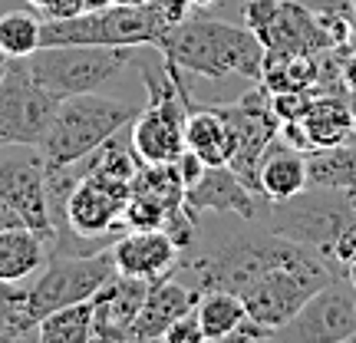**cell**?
Segmentation results:
<instances>
[{
    "label": "cell",
    "instance_id": "52a82bcc",
    "mask_svg": "<svg viewBox=\"0 0 356 343\" xmlns=\"http://www.w3.org/2000/svg\"><path fill=\"white\" fill-rule=\"evenodd\" d=\"M274 340L293 343H346L356 340V287L346 274H337L323 284L284 327L274 330Z\"/></svg>",
    "mask_w": 356,
    "mask_h": 343
},
{
    "label": "cell",
    "instance_id": "4fadbf2b",
    "mask_svg": "<svg viewBox=\"0 0 356 343\" xmlns=\"http://www.w3.org/2000/svg\"><path fill=\"white\" fill-rule=\"evenodd\" d=\"M300 126L307 132L310 152L314 149H333L353 139L356 126V96H350L346 89L340 93H317L310 109L300 115Z\"/></svg>",
    "mask_w": 356,
    "mask_h": 343
},
{
    "label": "cell",
    "instance_id": "5bb4252c",
    "mask_svg": "<svg viewBox=\"0 0 356 343\" xmlns=\"http://www.w3.org/2000/svg\"><path fill=\"white\" fill-rule=\"evenodd\" d=\"M304 189H310L307 152L293 149L280 136H274L264 155H261V162H257V191L267 202H284V198L300 195Z\"/></svg>",
    "mask_w": 356,
    "mask_h": 343
},
{
    "label": "cell",
    "instance_id": "30bf717a",
    "mask_svg": "<svg viewBox=\"0 0 356 343\" xmlns=\"http://www.w3.org/2000/svg\"><path fill=\"white\" fill-rule=\"evenodd\" d=\"M113 264L115 274L129 278H165L178 264L181 248L165 228H145V231H122L113 241Z\"/></svg>",
    "mask_w": 356,
    "mask_h": 343
},
{
    "label": "cell",
    "instance_id": "3957f363",
    "mask_svg": "<svg viewBox=\"0 0 356 343\" xmlns=\"http://www.w3.org/2000/svg\"><path fill=\"white\" fill-rule=\"evenodd\" d=\"M136 115H139V106L109 99L99 93L66 96L60 99L50 129L40 142L43 162L47 166H73L79 159H86L92 149H99L119 129H126Z\"/></svg>",
    "mask_w": 356,
    "mask_h": 343
},
{
    "label": "cell",
    "instance_id": "7a4b0ae2",
    "mask_svg": "<svg viewBox=\"0 0 356 343\" xmlns=\"http://www.w3.org/2000/svg\"><path fill=\"white\" fill-rule=\"evenodd\" d=\"M257 225L274 234L304 244L340 267L337 248L356 231V191L353 189H304L293 198L270 202ZM346 271V267H343Z\"/></svg>",
    "mask_w": 356,
    "mask_h": 343
},
{
    "label": "cell",
    "instance_id": "2e32d148",
    "mask_svg": "<svg viewBox=\"0 0 356 343\" xmlns=\"http://www.w3.org/2000/svg\"><path fill=\"white\" fill-rule=\"evenodd\" d=\"M185 149L195 152L204 166H228L234 155V132L218 106L188 109L185 119Z\"/></svg>",
    "mask_w": 356,
    "mask_h": 343
},
{
    "label": "cell",
    "instance_id": "9c48e42d",
    "mask_svg": "<svg viewBox=\"0 0 356 343\" xmlns=\"http://www.w3.org/2000/svg\"><path fill=\"white\" fill-rule=\"evenodd\" d=\"M267 205L270 202L264 195L248 189L231 166H204L181 198L185 215L195 221L202 215H234L241 221H261Z\"/></svg>",
    "mask_w": 356,
    "mask_h": 343
},
{
    "label": "cell",
    "instance_id": "cb8c5ba5",
    "mask_svg": "<svg viewBox=\"0 0 356 343\" xmlns=\"http://www.w3.org/2000/svg\"><path fill=\"white\" fill-rule=\"evenodd\" d=\"M280 0H244V26L264 43L267 30L274 24V13H277Z\"/></svg>",
    "mask_w": 356,
    "mask_h": 343
},
{
    "label": "cell",
    "instance_id": "d6986e66",
    "mask_svg": "<svg viewBox=\"0 0 356 343\" xmlns=\"http://www.w3.org/2000/svg\"><path fill=\"white\" fill-rule=\"evenodd\" d=\"M307 178L314 189H353L356 191V139L333 145V149H314L307 152Z\"/></svg>",
    "mask_w": 356,
    "mask_h": 343
},
{
    "label": "cell",
    "instance_id": "603a6c76",
    "mask_svg": "<svg viewBox=\"0 0 356 343\" xmlns=\"http://www.w3.org/2000/svg\"><path fill=\"white\" fill-rule=\"evenodd\" d=\"M40 317L30 310L26 294L0 297V340H37Z\"/></svg>",
    "mask_w": 356,
    "mask_h": 343
},
{
    "label": "cell",
    "instance_id": "8992f818",
    "mask_svg": "<svg viewBox=\"0 0 356 343\" xmlns=\"http://www.w3.org/2000/svg\"><path fill=\"white\" fill-rule=\"evenodd\" d=\"M60 99L30 77L24 60H7L0 73V145H37Z\"/></svg>",
    "mask_w": 356,
    "mask_h": 343
},
{
    "label": "cell",
    "instance_id": "ba28073f",
    "mask_svg": "<svg viewBox=\"0 0 356 343\" xmlns=\"http://www.w3.org/2000/svg\"><path fill=\"white\" fill-rule=\"evenodd\" d=\"M0 195L17 208L26 228L53 238L47 208V162L37 145H0Z\"/></svg>",
    "mask_w": 356,
    "mask_h": 343
},
{
    "label": "cell",
    "instance_id": "f546056e",
    "mask_svg": "<svg viewBox=\"0 0 356 343\" xmlns=\"http://www.w3.org/2000/svg\"><path fill=\"white\" fill-rule=\"evenodd\" d=\"M346 280H350V284L356 287V257L350 261V264H346Z\"/></svg>",
    "mask_w": 356,
    "mask_h": 343
},
{
    "label": "cell",
    "instance_id": "ffe728a7",
    "mask_svg": "<svg viewBox=\"0 0 356 343\" xmlns=\"http://www.w3.org/2000/svg\"><path fill=\"white\" fill-rule=\"evenodd\" d=\"M40 343H89L92 340V301L60 307L40 320Z\"/></svg>",
    "mask_w": 356,
    "mask_h": 343
},
{
    "label": "cell",
    "instance_id": "83f0119b",
    "mask_svg": "<svg viewBox=\"0 0 356 343\" xmlns=\"http://www.w3.org/2000/svg\"><path fill=\"white\" fill-rule=\"evenodd\" d=\"M26 294L24 284H7V280H0V297H20Z\"/></svg>",
    "mask_w": 356,
    "mask_h": 343
},
{
    "label": "cell",
    "instance_id": "7c38bea8",
    "mask_svg": "<svg viewBox=\"0 0 356 343\" xmlns=\"http://www.w3.org/2000/svg\"><path fill=\"white\" fill-rule=\"evenodd\" d=\"M198 297L202 291L188 284V280H181L178 274H165V278H155L149 294H145V301H142V310L136 324H132V333H129V340H162L165 330L175 324L178 317H185L195 310L198 304Z\"/></svg>",
    "mask_w": 356,
    "mask_h": 343
},
{
    "label": "cell",
    "instance_id": "9a60e30c",
    "mask_svg": "<svg viewBox=\"0 0 356 343\" xmlns=\"http://www.w3.org/2000/svg\"><path fill=\"white\" fill-rule=\"evenodd\" d=\"M264 50L280 53H320L323 50V37L317 26V13L297 3V0H280L274 24L264 37Z\"/></svg>",
    "mask_w": 356,
    "mask_h": 343
},
{
    "label": "cell",
    "instance_id": "d6a6232c",
    "mask_svg": "<svg viewBox=\"0 0 356 343\" xmlns=\"http://www.w3.org/2000/svg\"><path fill=\"white\" fill-rule=\"evenodd\" d=\"M350 7H353V13H356V0H350Z\"/></svg>",
    "mask_w": 356,
    "mask_h": 343
},
{
    "label": "cell",
    "instance_id": "484cf974",
    "mask_svg": "<svg viewBox=\"0 0 356 343\" xmlns=\"http://www.w3.org/2000/svg\"><path fill=\"white\" fill-rule=\"evenodd\" d=\"M340 79H343L346 93H350V96H356V50L343 56V63H340Z\"/></svg>",
    "mask_w": 356,
    "mask_h": 343
},
{
    "label": "cell",
    "instance_id": "6da1fadb",
    "mask_svg": "<svg viewBox=\"0 0 356 343\" xmlns=\"http://www.w3.org/2000/svg\"><path fill=\"white\" fill-rule=\"evenodd\" d=\"M155 50L178 70L202 79L241 77L257 83L264 63V43L248 26L208 17H185L155 43Z\"/></svg>",
    "mask_w": 356,
    "mask_h": 343
},
{
    "label": "cell",
    "instance_id": "e575fe53",
    "mask_svg": "<svg viewBox=\"0 0 356 343\" xmlns=\"http://www.w3.org/2000/svg\"><path fill=\"white\" fill-rule=\"evenodd\" d=\"M353 50H356V43H353Z\"/></svg>",
    "mask_w": 356,
    "mask_h": 343
},
{
    "label": "cell",
    "instance_id": "277c9868",
    "mask_svg": "<svg viewBox=\"0 0 356 343\" xmlns=\"http://www.w3.org/2000/svg\"><path fill=\"white\" fill-rule=\"evenodd\" d=\"M139 47H99V43H56L40 47L37 53L24 56L30 77L43 89H50L56 99L99 93L109 79H115Z\"/></svg>",
    "mask_w": 356,
    "mask_h": 343
},
{
    "label": "cell",
    "instance_id": "ac0fdd59",
    "mask_svg": "<svg viewBox=\"0 0 356 343\" xmlns=\"http://www.w3.org/2000/svg\"><path fill=\"white\" fill-rule=\"evenodd\" d=\"M195 317L202 324V333L208 343H228L231 333L248 317V307L231 291H202L198 304H195Z\"/></svg>",
    "mask_w": 356,
    "mask_h": 343
},
{
    "label": "cell",
    "instance_id": "4316f807",
    "mask_svg": "<svg viewBox=\"0 0 356 343\" xmlns=\"http://www.w3.org/2000/svg\"><path fill=\"white\" fill-rule=\"evenodd\" d=\"M24 225V218L17 215V208H13L3 195H0V231H7V228H20Z\"/></svg>",
    "mask_w": 356,
    "mask_h": 343
},
{
    "label": "cell",
    "instance_id": "4dcf8cb0",
    "mask_svg": "<svg viewBox=\"0 0 356 343\" xmlns=\"http://www.w3.org/2000/svg\"><path fill=\"white\" fill-rule=\"evenodd\" d=\"M7 60H10V56H7V53H3V47H0V73H3V66H7Z\"/></svg>",
    "mask_w": 356,
    "mask_h": 343
},
{
    "label": "cell",
    "instance_id": "e0dca14e",
    "mask_svg": "<svg viewBox=\"0 0 356 343\" xmlns=\"http://www.w3.org/2000/svg\"><path fill=\"white\" fill-rule=\"evenodd\" d=\"M47 261H50V241L33 228L20 225V228L0 231V280L24 284L40 274Z\"/></svg>",
    "mask_w": 356,
    "mask_h": 343
},
{
    "label": "cell",
    "instance_id": "836d02e7",
    "mask_svg": "<svg viewBox=\"0 0 356 343\" xmlns=\"http://www.w3.org/2000/svg\"><path fill=\"white\" fill-rule=\"evenodd\" d=\"M353 139H356V126H353ZM353 139H350V142H353Z\"/></svg>",
    "mask_w": 356,
    "mask_h": 343
},
{
    "label": "cell",
    "instance_id": "1f68e13d",
    "mask_svg": "<svg viewBox=\"0 0 356 343\" xmlns=\"http://www.w3.org/2000/svg\"><path fill=\"white\" fill-rule=\"evenodd\" d=\"M115 3H149V0H115Z\"/></svg>",
    "mask_w": 356,
    "mask_h": 343
},
{
    "label": "cell",
    "instance_id": "44dd1931",
    "mask_svg": "<svg viewBox=\"0 0 356 343\" xmlns=\"http://www.w3.org/2000/svg\"><path fill=\"white\" fill-rule=\"evenodd\" d=\"M0 47L10 60H24L43 47V20L30 10L0 13Z\"/></svg>",
    "mask_w": 356,
    "mask_h": 343
},
{
    "label": "cell",
    "instance_id": "5b68a950",
    "mask_svg": "<svg viewBox=\"0 0 356 343\" xmlns=\"http://www.w3.org/2000/svg\"><path fill=\"white\" fill-rule=\"evenodd\" d=\"M115 274L113 251L96 255H50L33 284H26V304L40 320L60 307L92 301Z\"/></svg>",
    "mask_w": 356,
    "mask_h": 343
},
{
    "label": "cell",
    "instance_id": "7402d4cb",
    "mask_svg": "<svg viewBox=\"0 0 356 343\" xmlns=\"http://www.w3.org/2000/svg\"><path fill=\"white\" fill-rule=\"evenodd\" d=\"M317 26H320V37H323V50H337V53H353L356 43V13L346 3H330L317 10Z\"/></svg>",
    "mask_w": 356,
    "mask_h": 343
},
{
    "label": "cell",
    "instance_id": "8fae6325",
    "mask_svg": "<svg viewBox=\"0 0 356 343\" xmlns=\"http://www.w3.org/2000/svg\"><path fill=\"white\" fill-rule=\"evenodd\" d=\"M152 280L113 274L92 297V340H129Z\"/></svg>",
    "mask_w": 356,
    "mask_h": 343
},
{
    "label": "cell",
    "instance_id": "f1b7e54d",
    "mask_svg": "<svg viewBox=\"0 0 356 343\" xmlns=\"http://www.w3.org/2000/svg\"><path fill=\"white\" fill-rule=\"evenodd\" d=\"M83 3V10H106V7H113L115 0H79Z\"/></svg>",
    "mask_w": 356,
    "mask_h": 343
},
{
    "label": "cell",
    "instance_id": "d4e9b609",
    "mask_svg": "<svg viewBox=\"0 0 356 343\" xmlns=\"http://www.w3.org/2000/svg\"><path fill=\"white\" fill-rule=\"evenodd\" d=\"M165 343H204V333H202V324H198V317H195V310L191 314H185V317H178L172 327L165 330V337H162Z\"/></svg>",
    "mask_w": 356,
    "mask_h": 343
}]
</instances>
